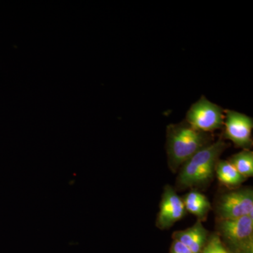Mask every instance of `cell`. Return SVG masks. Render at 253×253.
I'll list each match as a JSON object with an SVG mask.
<instances>
[{
	"label": "cell",
	"mask_w": 253,
	"mask_h": 253,
	"mask_svg": "<svg viewBox=\"0 0 253 253\" xmlns=\"http://www.w3.org/2000/svg\"><path fill=\"white\" fill-rule=\"evenodd\" d=\"M203 253H229L221 244L219 236H214L209 241Z\"/></svg>",
	"instance_id": "12"
},
{
	"label": "cell",
	"mask_w": 253,
	"mask_h": 253,
	"mask_svg": "<svg viewBox=\"0 0 253 253\" xmlns=\"http://www.w3.org/2000/svg\"></svg>",
	"instance_id": "14"
},
{
	"label": "cell",
	"mask_w": 253,
	"mask_h": 253,
	"mask_svg": "<svg viewBox=\"0 0 253 253\" xmlns=\"http://www.w3.org/2000/svg\"><path fill=\"white\" fill-rule=\"evenodd\" d=\"M225 141L219 139L205 146L182 165L178 176L181 187H191L207 182L215 169L219 156L227 148Z\"/></svg>",
	"instance_id": "2"
},
{
	"label": "cell",
	"mask_w": 253,
	"mask_h": 253,
	"mask_svg": "<svg viewBox=\"0 0 253 253\" xmlns=\"http://www.w3.org/2000/svg\"><path fill=\"white\" fill-rule=\"evenodd\" d=\"M186 212L182 199L171 186H166L163 194L156 221L158 227L161 229L171 227L176 221L182 219Z\"/></svg>",
	"instance_id": "7"
},
{
	"label": "cell",
	"mask_w": 253,
	"mask_h": 253,
	"mask_svg": "<svg viewBox=\"0 0 253 253\" xmlns=\"http://www.w3.org/2000/svg\"><path fill=\"white\" fill-rule=\"evenodd\" d=\"M214 171L221 184L229 187H235L246 180L229 161H218Z\"/></svg>",
	"instance_id": "10"
},
{
	"label": "cell",
	"mask_w": 253,
	"mask_h": 253,
	"mask_svg": "<svg viewBox=\"0 0 253 253\" xmlns=\"http://www.w3.org/2000/svg\"><path fill=\"white\" fill-rule=\"evenodd\" d=\"M208 231L201 221L185 230L177 231L173 234V239L177 240L189 248L193 253H201L207 240Z\"/></svg>",
	"instance_id": "8"
},
{
	"label": "cell",
	"mask_w": 253,
	"mask_h": 253,
	"mask_svg": "<svg viewBox=\"0 0 253 253\" xmlns=\"http://www.w3.org/2000/svg\"><path fill=\"white\" fill-rule=\"evenodd\" d=\"M170 253H193L189 248L181 244L177 240L174 239L171 246Z\"/></svg>",
	"instance_id": "13"
},
{
	"label": "cell",
	"mask_w": 253,
	"mask_h": 253,
	"mask_svg": "<svg viewBox=\"0 0 253 253\" xmlns=\"http://www.w3.org/2000/svg\"><path fill=\"white\" fill-rule=\"evenodd\" d=\"M224 120V110L202 96L188 110L185 121L197 130L211 133L223 127Z\"/></svg>",
	"instance_id": "3"
},
{
	"label": "cell",
	"mask_w": 253,
	"mask_h": 253,
	"mask_svg": "<svg viewBox=\"0 0 253 253\" xmlns=\"http://www.w3.org/2000/svg\"><path fill=\"white\" fill-rule=\"evenodd\" d=\"M253 192L251 189L231 191L221 196L217 207L219 219L253 217Z\"/></svg>",
	"instance_id": "6"
},
{
	"label": "cell",
	"mask_w": 253,
	"mask_h": 253,
	"mask_svg": "<svg viewBox=\"0 0 253 253\" xmlns=\"http://www.w3.org/2000/svg\"><path fill=\"white\" fill-rule=\"evenodd\" d=\"M224 136L237 147L250 149L253 146V119L244 113L224 110Z\"/></svg>",
	"instance_id": "5"
},
{
	"label": "cell",
	"mask_w": 253,
	"mask_h": 253,
	"mask_svg": "<svg viewBox=\"0 0 253 253\" xmlns=\"http://www.w3.org/2000/svg\"><path fill=\"white\" fill-rule=\"evenodd\" d=\"M182 201L186 212L196 216L201 221L205 220L211 209L208 198L199 191H191L184 196Z\"/></svg>",
	"instance_id": "9"
},
{
	"label": "cell",
	"mask_w": 253,
	"mask_h": 253,
	"mask_svg": "<svg viewBox=\"0 0 253 253\" xmlns=\"http://www.w3.org/2000/svg\"><path fill=\"white\" fill-rule=\"evenodd\" d=\"M218 229L226 242L236 252L253 253V217L244 216L236 219H219Z\"/></svg>",
	"instance_id": "4"
},
{
	"label": "cell",
	"mask_w": 253,
	"mask_h": 253,
	"mask_svg": "<svg viewBox=\"0 0 253 253\" xmlns=\"http://www.w3.org/2000/svg\"><path fill=\"white\" fill-rule=\"evenodd\" d=\"M209 133L194 129L185 121L167 126L166 149L171 169H176L201 149L211 144Z\"/></svg>",
	"instance_id": "1"
},
{
	"label": "cell",
	"mask_w": 253,
	"mask_h": 253,
	"mask_svg": "<svg viewBox=\"0 0 253 253\" xmlns=\"http://www.w3.org/2000/svg\"><path fill=\"white\" fill-rule=\"evenodd\" d=\"M229 161L246 179L253 176V152L251 150H243L231 156Z\"/></svg>",
	"instance_id": "11"
}]
</instances>
